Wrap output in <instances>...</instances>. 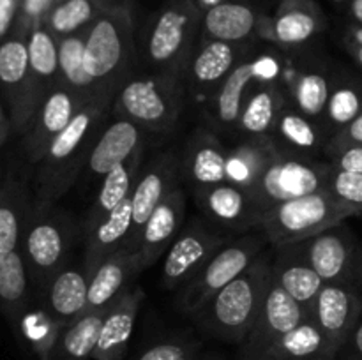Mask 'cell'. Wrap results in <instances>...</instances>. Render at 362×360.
I'll return each mask as SVG.
<instances>
[{
    "label": "cell",
    "mask_w": 362,
    "mask_h": 360,
    "mask_svg": "<svg viewBox=\"0 0 362 360\" xmlns=\"http://www.w3.org/2000/svg\"><path fill=\"white\" fill-rule=\"evenodd\" d=\"M281 154L272 136L240 138L226 155V182L251 191L262 173Z\"/></svg>",
    "instance_id": "obj_34"
},
{
    "label": "cell",
    "mask_w": 362,
    "mask_h": 360,
    "mask_svg": "<svg viewBox=\"0 0 362 360\" xmlns=\"http://www.w3.org/2000/svg\"><path fill=\"white\" fill-rule=\"evenodd\" d=\"M306 320L311 318L272 277L260 314L239 344V360H258L274 342Z\"/></svg>",
    "instance_id": "obj_14"
},
{
    "label": "cell",
    "mask_w": 362,
    "mask_h": 360,
    "mask_svg": "<svg viewBox=\"0 0 362 360\" xmlns=\"http://www.w3.org/2000/svg\"><path fill=\"white\" fill-rule=\"evenodd\" d=\"M272 140L278 145L279 152L297 157H313L325 152L329 134L318 120L304 115L288 99L276 122Z\"/></svg>",
    "instance_id": "obj_32"
},
{
    "label": "cell",
    "mask_w": 362,
    "mask_h": 360,
    "mask_svg": "<svg viewBox=\"0 0 362 360\" xmlns=\"http://www.w3.org/2000/svg\"><path fill=\"white\" fill-rule=\"evenodd\" d=\"M272 277L299 304L311 318L315 300L325 284L297 244L274 247L272 253Z\"/></svg>",
    "instance_id": "obj_27"
},
{
    "label": "cell",
    "mask_w": 362,
    "mask_h": 360,
    "mask_svg": "<svg viewBox=\"0 0 362 360\" xmlns=\"http://www.w3.org/2000/svg\"><path fill=\"white\" fill-rule=\"evenodd\" d=\"M131 224H133V208L129 198L85 235L83 268L87 270L88 279L110 256L126 249Z\"/></svg>",
    "instance_id": "obj_33"
},
{
    "label": "cell",
    "mask_w": 362,
    "mask_h": 360,
    "mask_svg": "<svg viewBox=\"0 0 362 360\" xmlns=\"http://www.w3.org/2000/svg\"><path fill=\"white\" fill-rule=\"evenodd\" d=\"M187 92L182 78L166 74H134L112 102L115 116L131 120L145 133H170L184 113Z\"/></svg>",
    "instance_id": "obj_6"
},
{
    "label": "cell",
    "mask_w": 362,
    "mask_h": 360,
    "mask_svg": "<svg viewBox=\"0 0 362 360\" xmlns=\"http://www.w3.org/2000/svg\"><path fill=\"white\" fill-rule=\"evenodd\" d=\"M28 66L39 97L45 99L60 85L59 39L42 23L34 25L27 34Z\"/></svg>",
    "instance_id": "obj_37"
},
{
    "label": "cell",
    "mask_w": 362,
    "mask_h": 360,
    "mask_svg": "<svg viewBox=\"0 0 362 360\" xmlns=\"http://www.w3.org/2000/svg\"><path fill=\"white\" fill-rule=\"evenodd\" d=\"M325 189L354 215H362V173L338 168L331 162Z\"/></svg>",
    "instance_id": "obj_43"
},
{
    "label": "cell",
    "mask_w": 362,
    "mask_h": 360,
    "mask_svg": "<svg viewBox=\"0 0 362 360\" xmlns=\"http://www.w3.org/2000/svg\"><path fill=\"white\" fill-rule=\"evenodd\" d=\"M180 179V155L173 150L163 152L141 168L131 194L133 224H131L127 251H138L141 228L154 212V208L175 189Z\"/></svg>",
    "instance_id": "obj_16"
},
{
    "label": "cell",
    "mask_w": 362,
    "mask_h": 360,
    "mask_svg": "<svg viewBox=\"0 0 362 360\" xmlns=\"http://www.w3.org/2000/svg\"><path fill=\"white\" fill-rule=\"evenodd\" d=\"M144 261L140 251L122 249L110 256L88 279L87 311H106L124 295L131 282L141 274Z\"/></svg>",
    "instance_id": "obj_26"
},
{
    "label": "cell",
    "mask_w": 362,
    "mask_h": 360,
    "mask_svg": "<svg viewBox=\"0 0 362 360\" xmlns=\"http://www.w3.org/2000/svg\"><path fill=\"white\" fill-rule=\"evenodd\" d=\"M297 246L322 281L362 289V253L343 222Z\"/></svg>",
    "instance_id": "obj_12"
},
{
    "label": "cell",
    "mask_w": 362,
    "mask_h": 360,
    "mask_svg": "<svg viewBox=\"0 0 362 360\" xmlns=\"http://www.w3.org/2000/svg\"><path fill=\"white\" fill-rule=\"evenodd\" d=\"M265 244L269 242L264 235H247L226 242L207 265L180 288L177 300L180 311L194 316L216 293L251 267V263L265 251Z\"/></svg>",
    "instance_id": "obj_8"
},
{
    "label": "cell",
    "mask_w": 362,
    "mask_h": 360,
    "mask_svg": "<svg viewBox=\"0 0 362 360\" xmlns=\"http://www.w3.org/2000/svg\"><path fill=\"white\" fill-rule=\"evenodd\" d=\"M250 44H232L225 41L200 39L197 49L191 55L184 74L187 97L193 101H205L218 90L219 85L230 73L247 59Z\"/></svg>",
    "instance_id": "obj_17"
},
{
    "label": "cell",
    "mask_w": 362,
    "mask_h": 360,
    "mask_svg": "<svg viewBox=\"0 0 362 360\" xmlns=\"http://www.w3.org/2000/svg\"><path fill=\"white\" fill-rule=\"evenodd\" d=\"M349 217H354L352 212L327 189H322L271 207L262 219L260 229L272 247L292 246L341 224Z\"/></svg>",
    "instance_id": "obj_7"
},
{
    "label": "cell",
    "mask_w": 362,
    "mask_h": 360,
    "mask_svg": "<svg viewBox=\"0 0 362 360\" xmlns=\"http://www.w3.org/2000/svg\"><path fill=\"white\" fill-rule=\"evenodd\" d=\"M354 147H362V113L352 122L346 124L343 129L332 134L331 140L327 141V147H325V154L332 157V155Z\"/></svg>",
    "instance_id": "obj_45"
},
{
    "label": "cell",
    "mask_w": 362,
    "mask_h": 360,
    "mask_svg": "<svg viewBox=\"0 0 362 360\" xmlns=\"http://www.w3.org/2000/svg\"><path fill=\"white\" fill-rule=\"evenodd\" d=\"M346 353V360H362V316L354 327L352 334L349 335L345 344L341 346L338 355Z\"/></svg>",
    "instance_id": "obj_48"
},
{
    "label": "cell",
    "mask_w": 362,
    "mask_h": 360,
    "mask_svg": "<svg viewBox=\"0 0 362 360\" xmlns=\"http://www.w3.org/2000/svg\"><path fill=\"white\" fill-rule=\"evenodd\" d=\"M145 133L131 120L115 116L105 124L98 140L92 145L81 175L88 182H101L115 166L129 159L134 152L145 148Z\"/></svg>",
    "instance_id": "obj_21"
},
{
    "label": "cell",
    "mask_w": 362,
    "mask_h": 360,
    "mask_svg": "<svg viewBox=\"0 0 362 360\" xmlns=\"http://www.w3.org/2000/svg\"><path fill=\"white\" fill-rule=\"evenodd\" d=\"M18 0H0V42L7 37L18 11Z\"/></svg>",
    "instance_id": "obj_49"
},
{
    "label": "cell",
    "mask_w": 362,
    "mask_h": 360,
    "mask_svg": "<svg viewBox=\"0 0 362 360\" xmlns=\"http://www.w3.org/2000/svg\"><path fill=\"white\" fill-rule=\"evenodd\" d=\"M325 27V14L315 0H279L274 13L262 16L258 39L293 49L313 41Z\"/></svg>",
    "instance_id": "obj_15"
},
{
    "label": "cell",
    "mask_w": 362,
    "mask_h": 360,
    "mask_svg": "<svg viewBox=\"0 0 362 360\" xmlns=\"http://www.w3.org/2000/svg\"><path fill=\"white\" fill-rule=\"evenodd\" d=\"M278 62L272 56L244 59L205 102V116L211 129L218 134H235L247 90L258 81H278Z\"/></svg>",
    "instance_id": "obj_11"
},
{
    "label": "cell",
    "mask_w": 362,
    "mask_h": 360,
    "mask_svg": "<svg viewBox=\"0 0 362 360\" xmlns=\"http://www.w3.org/2000/svg\"><path fill=\"white\" fill-rule=\"evenodd\" d=\"M265 11L247 0H226L202 14L200 39L250 44L258 39V25Z\"/></svg>",
    "instance_id": "obj_25"
},
{
    "label": "cell",
    "mask_w": 362,
    "mask_h": 360,
    "mask_svg": "<svg viewBox=\"0 0 362 360\" xmlns=\"http://www.w3.org/2000/svg\"><path fill=\"white\" fill-rule=\"evenodd\" d=\"M345 37L352 39V41H356V42H359V44H362V27H361V25L350 23L349 27H346V30H345Z\"/></svg>",
    "instance_id": "obj_54"
},
{
    "label": "cell",
    "mask_w": 362,
    "mask_h": 360,
    "mask_svg": "<svg viewBox=\"0 0 362 360\" xmlns=\"http://www.w3.org/2000/svg\"><path fill=\"white\" fill-rule=\"evenodd\" d=\"M101 9H129V0H95Z\"/></svg>",
    "instance_id": "obj_53"
},
{
    "label": "cell",
    "mask_w": 362,
    "mask_h": 360,
    "mask_svg": "<svg viewBox=\"0 0 362 360\" xmlns=\"http://www.w3.org/2000/svg\"><path fill=\"white\" fill-rule=\"evenodd\" d=\"M331 161L322 162L313 157L279 154L265 168L258 182L250 191L265 212L283 201L308 196L325 189Z\"/></svg>",
    "instance_id": "obj_10"
},
{
    "label": "cell",
    "mask_w": 362,
    "mask_h": 360,
    "mask_svg": "<svg viewBox=\"0 0 362 360\" xmlns=\"http://www.w3.org/2000/svg\"><path fill=\"white\" fill-rule=\"evenodd\" d=\"M144 152L145 148L134 152L129 159L115 166L99 182L98 193H95L83 221L80 222L83 236L90 233L103 219L108 217L115 208H119L124 201L129 200L131 194H133L134 184L138 180V175H140L141 168H144Z\"/></svg>",
    "instance_id": "obj_31"
},
{
    "label": "cell",
    "mask_w": 362,
    "mask_h": 360,
    "mask_svg": "<svg viewBox=\"0 0 362 360\" xmlns=\"http://www.w3.org/2000/svg\"><path fill=\"white\" fill-rule=\"evenodd\" d=\"M362 113V81L352 76L332 78L331 94L325 106L322 126L329 134V140L334 133L352 122Z\"/></svg>",
    "instance_id": "obj_41"
},
{
    "label": "cell",
    "mask_w": 362,
    "mask_h": 360,
    "mask_svg": "<svg viewBox=\"0 0 362 360\" xmlns=\"http://www.w3.org/2000/svg\"><path fill=\"white\" fill-rule=\"evenodd\" d=\"M83 106V102L62 85L53 88L42 99L27 133L23 134V152L30 164L35 166L45 157L53 140L69 126Z\"/></svg>",
    "instance_id": "obj_20"
},
{
    "label": "cell",
    "mask_w": 362,
    "mask_h": 360,
    "mask_svg": "<svg viewBox=\"0 0 362 360\" xmlns=\"http://www.w3.org/2000/svg\"><path fill=\"white\" fill-rule=\"evenodd\" d=\"M202 11L193 0H170L147 23L141 37L144 73L182 78L200 42Z\"/></svg>",
    "instance_id": "obj_4"
},
{
    "label": "cell",
    "mask_w": 362,
    "mask_h": 360,
    "mask_svg": "<svg viewBox=\"0 0 362 360\" xmlns=\"http://www.w3.org/2000/svg\"><path fill=\"white\" fill-rule=\"evenodd\" d=\"M101 11L95 0H55L42 25L57 39H62L87 30Z\"/></svg>",
    "instance_id": "obj_42"
},
{
    "label": "cell",
    "mask_w": 362,
    "mask_h": 360,
    "mask_svg": "<svg viewBox=\"0 0 362 360\" xmlns=\"http://www.w3.org/2000/svg\"><path fill=\"white\" fill-rule=\"evenodd\" d=\"M32 292L34 289L21 251L0 253V309L14 327H20L27 314Z\"/></svg>",
    "instance_id": "obj_35"
},
{
    "label": "cell",
    "mask_w": 362,
    "mask_h": 360,
    "mask_svg": "<svg viewBox=\"0 0 362 360\" xmlns=\"http://www.w3.org/2000/svg\"><path fill=\"white\" fill-rule=\"evenodd\" d=\"M272 282V253H262L247 270L216 293L194 320L207 334L226 342H240L251 330Z\"/></svg>",
    "instance_id": "obj_3"
},
{
    "label": "cell",
    "mask_w": 362,
    "mask_h": 360,
    "mask_svg": "<svg viewBox=\"0 0 362 360\" xmlns=\"http://www.w3.org/2000/svg\"><path fill=\"white\" fill-rule=\"evenodd\" d=\"M288 99V92L279 80L255 83L244 97L235 134L239 138L272 136Z\"/></svg>",
    "instance_id": "obj_28"
},
{
    "label": "cell",
    "mask_w": 362,
    "mask_h": 360,
    "mask_svg": "<svg viewBox=\"0 0 362 360\" xmlns=\"http://www.w3.org/2000/svg\"><path fill=\"white\" fill-rule=\"evenodd\" d=\"M198 346L187 341H163L151 346L136 360H194Z\"/></svg>",
    "instance_id": "obj_44"
},
{
    "label": "cell",
    "mask_w": 362,
    "mask_h": 360,
    "mask_svg": "<svg viewBox=\"0 0 362 360\" xmlns=\"http://www.w3.org/2000/svg\"><path fill=\"white\" fill-rule=\"evenodd\" d=\"M362 316V289L350 284L325 282L315 300L311 321L320 328L338 356Z\"/></svg>",
    "instance_id": "obj_18"
},
{
    "label": "cell",
    "mask_w": 362,
    "mask_h": 360,
    "mask_svg": "<svg viewBox=\"0 0 362 360\" xmlns=\"http://www.w3.org/2000/svg\"><path fill=\"white\" fill-rule=\"evenodd\" d=\"M34 207V189L16 172L0 173V253L20 249Z\"/></svg>",
    "instance_id": "obj_29"
},
{
    "label": "cell",
    "mask_w": 362,
    "mask_h": 360,
    "mask_svg": "<svg viewBox=\"0 0 362 360\" xmlns=\"http://www.w3.org/2000/svg\"><path fill=\"white\" fill-rule=\"evenodd\" d=\"M138 60L129 9H103L85 34V67L99 99L113 101Z\"/></svg>",
    "instance_id": "obj_2"
},
{
    "label": "cell",
    "mask_w": 362,
    "mask_h": 360,
    "mask_svg": "<svg viewBox=\"0 0 362 360\" xmlns=\"http://www.w3.org/2000/svg\"><path fill=\"white\" fill-rule=\"evenodd\" d=\"M0 99L14 133L23 136L41 106L28 66L27 34L14 30L0 42Z\"/></svg>",
    "instance_id": "obj_9"
},
{
    "label": "cell",
    "mask_w": 362,
    "mask_h": 360,
    "mask_svg": "<svg viewBox=\"0 0 362 360\" xmlns=\"http://www.w3.org/2000/svg\"><path fill=\"white\" fill-rule=\"evenodd\" d=\"M186 217V193L177 186L147 219L141 228L138 251L141 254L144 268L152 267L168 251L173 240L184 228Z\"/></svg>",
    "instance_id": "obj_24"
},
{
    "label": "cell",
    "mask_w": 362,
    "mask_h": 360,
    "mask_svg": "<svg viewBox=\"0 0 362 360\" xmlns=\"http://www.w3.org/2000/svg\"><path fill=\"white\" fill-rule=\"evenodd\" d=\"M0 173H2V172H0Z\"/></svg>",
    "instance_id": "obj_57"
},
{
    "label": "cell",
    "mask_w": 362,
    "mask_h": 360,
    "mask_svg": "<svg viewBox=\"0 0 362 360\" xmlns=\"http://www.w3.org/2000/svg\"><path fill=\"white\" fill-rule=\"evenodd\" d=\"M226 242H230L228 236L211 229L205 222L191 221L166 251L161 270L163 286L172 292L186 286Z\"/></svg>",
    "instance_id": "obj_13"
},
{
    "label": "cell",
    "mask_w": 362,
    "mask_h": 360,
    "mask_svg": "<svg viewBox=\"0 0 362 360\" xmlns=\"http://www.w3.org/2000/svg\"><path fill=\"white\" fill-rule=\"evenodd\" d=\"M112 102L103 99L85 104L69 126L53 140L45 157L35 164L32 182L34 203H57L76 184L83 173L88 152L112 113Z\"/></svg>",
    "instance_id": "obj_1"
},
{
    "label": "cell",
    "mask_w": 362,
    "mask_h": 360,
    "mask_svg": "<svg viewBox=\"0 0 362 360\" xmlns=\"http://www.w3.org/2000/svg\"><path fill=\"white\" fill-rule=\"evenodd\" d=\"M193 194L200 210L216 224L240 233L260 229L265 210L244 187L223 182Z\"/></svg>",
    "instance_id": "obj_19"
},
{
    "label": "cell",
    "mask_w": 362,
    "mask_h": 360,
    "mask_svg": "<svg viewBox=\"0 0 362 360\" xmlns=\"http://www.w3.org/2000/svg\"><path fill=\"white\" fill-rule=\"evenodd\" d=\"M346 13H349L352 23L361 25L362 27V0H350L346 4Z\"/></svg>",
    "instance_id": "obj_52"
},
{
    "label": "cell",
    "mask_w": 362,
    "mask_h": 360,
    "mask_svg": "<svg viewBox=\"0 0 362 360\" xmlns=\"http://www.w3.org/2000/svg\"><path fill=\"white\" fill-rule=\"evenodd\" d=\"M55 4V0H23L21 2V11H23V18H21V27H18V32H23L28 34L34 25L42 23L46 13L49 11V7Z\"/></svg>",
    "instance_id": "obj_46"
},
{
    "label": "cell",
    "mask_w": 362,
    "mask_h": 360,
    "mask_svg": "<svg viewBox=\"0 0 362 360\" xmlns=\"http://www.w3.org/2000/svg\"><path fill=\"white\" fill-rule=\"evenodd\" d=\"M106 311H87L73 323L60 328L52 348L39 360H90Z\"/></svg>",
    "instance_id": "obj_36"
},
{
    "label": "cell",
    "mask_w": 362,
    "mask_h": 360,
    "mask_svg": "<svg viewBox=\"0 0 362 360\" xmlns=\"http://www.w3.org/2000/svg\"><path fill=\"white\" fill-rule=\"evenodd\" d=\"M11 133H13V124H11L9 113H7L6 106H4L2 99H0V148L9 140Z\"/></svg>",
    "instance_id": "obj_50"
},
{
    "label": "cell",
    "mask_w": 362,
    "mask_h": 360,
    "mask_svg": "<svg viewBox=\"0 0 362 360\" xmlns=\"http://www.w3.org/2000/svg\"><path fill=\"white\" fill-rule=\"evenodd\" d=\"M331 162L334 166H338V168L349 169V172L362 173V147L346 148V150L332 155Z\"/></svg>",
    "instance_id": "obj_47"
},
{
    "label": "cell",
    "mask_w": 362,
    "mask_h": 360,
    "mask_svg": "<svg viewBox=\"0 0 362 360\" xmlns=\"http://www.w3.org/2000/svg\"><path fill=\"white\" fill-rule=\"evenodd\" d=\"M258 360H336V352L320 328L306 320L274 342Z\"/></svg>",
    "instance_id": "obj_38"
},
{
    "label": "cell",
    "mask_w": 362,
    "mask_h": 360,
    "mask_svg": "<svg viewBox=\"0 0 362 360\" xmlns=\"http://www.w3.org/2000/svg\"><path fill=\"white\" fill-rule=\"evenodd\" d=\"M332 4H336V6H345L346 7V4L350 2V0H331Z\"/></svg>",
    "instance_id": "obj_56"
},
{
    "label": "cell",
    "mask_w": 362,
    "mask_h": 360,
    "mask_svg": "<svg viewBox=\"0 0 362 360\" xmlns=\"http://www.w3.org/2000/svg\"><path fill=\"white\" fill-rule=\"evenodd\" d=\"M226 155L219 134L209 127H200L191 134L180 155V179L193 193L226 182Z\"/></svg>",
    "instance_id": "obj_22"
},
{
    "label": "cell",
    "mask_w": 362,
    "mask_h": 360,
    "mask_svg": "<svg viewBox=\"0 0 362 360\" xmlns=\"http://www.w3.org/2000/svg\"><path fill=\"white\" fill-rule=\"evenodd\" d=\"M343 46H345V49L349 52V55L356 60V64L361 67V71H362V44L352 41V39H349V37H343Z\"/></svg>",
    "instance_id": "obj_51"
},
{
    "label": "cell",
    "mask_w": 362,
    "mask_h": 360,
    "mask_svg": "<svg viewBox=\"0 0 362 360\" xmlns=\"http://www.w3.org/2000/svg\"><path fill=\"white\" fill-rule=\"evenodd\" d=\"M85 34L87 30L59 39V69L60 85L83 104H90L103 99L95 94L94 83L85 67Z\"/></svg>",
    "instance_id": "obj_39"
},
{
    "label": "cell",
    "mask_w": 362,
    "mask_h": 360,
    "mask_svg": "<svg viewBox=\"0 0 362 360\" xmlns=\"http://www.w3.org/2000/svg\"><path fill=\"white\" fill-rule=\"evenodd\" d=\"M221 2H226V0H193V4L202 11V13H205L207 9H211V7L218 6V4Z\"/></svg>",
    "instance_id": "obj_55"
},
{
    "label": "cell",
    "mask_w": 362,
    "mask_h": 360,
    "mask_svg": "<svg viewBox=\"0 0 362 360\" xmlns=\"http://www.w3.org/2000/svg\"><path fill=\"white\" fill-rule=\"evenodd\" d=\"M331 85L332 78L329 76L327 71L317 67V69L296 71L285 88L288 92L290 101L297 106V109L322 124L329 94H331Z\"/></svg>",
    "instance_id": "obj_40"
},
{
    "label": "cell",
    "mask_w": 362,
    "mask_h": 360,
    "mask_svg": "<svg viewBox=\"0 0 362 360\" xmlns=\"http://www.w3.org/2000/svg\"><path fill=\"white\" fill-rule=\"evenodd\" d=\"M81 226L57 203H34L25 224L20 251L27 265L34 295L39 296L48 282L67 267L74 240Z\"/></svg>",
    "instance_id": "obj_5"
},
{
    "label": "cell",
    "mask_w": 362,
    "mask_h": 360,
    "mask_svg": "<svg viewBox=\"0 0 362 360\" xmlns=\"http://www.w3.org/2000/svg\"><path fill=\"white\" fill-rule=\"evenodd\" d=\"M41 311L55 323L64 328L87 313L88 304V274L81 267H69L59 272L48 282L37 296Z\"/></svg>",
    "instance_id": "obj_23"
},
{
    "label": "cell",
    "mask_w": 362,
    "mask_h": 360,
    "mask_svg": "<svg viewBox=\"0 0 362 360\" xmlns=\"http://www.w3.org/2000/svg\"><path fill=\"white\" fill-rule=\"evenodd\" d=\"M144 289L133 286L127 289L108 311L103 320L99 332L98 344H95L94 360H122L133 335L136 323L138 311L144 302Z\"/></svg>",
    "instance_id": "obj_30"
}]
</instances>
